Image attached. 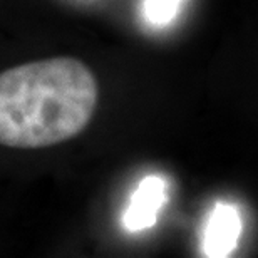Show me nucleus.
<instances>
[{
  "mask_svg": "<svg viewBox=\"0 0 258 258\" xmlns=\"http://www.w3.org/2000/svg\"><path fill=\"white\" fill-rule=\"evenodd\" d=\"M241 230L243 223L238 208L225 201L216 203L206 220L201 238V253L210 258L233 255L240 241Z\"/></svg>",
  "mask_w": 258,
  "mask_h": 258,
  "instance_id": "2",
  "label": "nucleus"
},
{
  "mask_svg": "<svg viewBox=\"0 0 258 258\" xmlns=\"http://www.w3.org/2000/svg\"><path fill=\"white\" fill-rule=\"evenodd\" d=\"M166 181L151 174L139 183L127 208L122 215V225L129 231H141L156 223L159 210L166 203Z\"/></svg>",
  "mask_w": 258,
  "mask_h": 258,
  "instance_id": "3",
  "label": "nucleus"
},
{
  "mask_svg": "<svg viewBox=\"0 0 258 258\" xmlns=\"http://www.w3.org/2000/svg\"><path fill=\"white\" fill-rule=\"evenodd\" d=\"M99 99L96 76L82 60L52 57L0 72V144L40 149L76 138Z\"/></svg>",
  "mask_w": 258,
  "mask_h": 258,
  "instance_id": "1",
  "label": "nucleus"
},
{
  "mask_svg": "<svg viewBox=\"0 0 258 258\" xmlns=\"http://www.w3.org/2000/svg\"><path fill=\"white\" fill-rule=\"evenodd\" d=\"M184 0H144V17L151 25L163 27L171 24Z\"/></svg>",
  "mask_w": 258,
  "mask_h": 258,
  "instance_id": "4",
  "label": "nucleus"
}]
</instances>
